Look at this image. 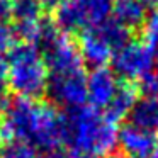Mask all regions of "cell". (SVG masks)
<instances>
[{
	"label": "cell",
	"mask_w": 158,
	"mask_h": 158,
	"mask_svg": "<svg viewBox=\"0 0 158 158\" xmlns=\"http://www.w3.org/2000/svg\"><path fill=\"white\" fill-rule=\"evenodd\" d=\"M58 119L55 104L17 95L5 99L0 109V144L27 143L39 148L56 133Z\"/></svg>",
	"instance_id": "obj_1"
},
{
	"label": "cell",
	"mask_w": 158,
	"mask_h": 158,
	"mask_svg": "<svg viewBox=\"0 0 158 158\" xmlns=\"http://www.w3.org/2000/svg\"><path fill=\"white\" fill-rule=\"evenodd\" d=\"M68 146L90 158H109L117 146V124L102 110L82 106L66 112Z\"/></svg>",
	"instance_id": "obj_2"
},
{
	"label": "cell",
	"mask_w": 158,
	"mask_h": 158,
	"mask_svg": "<svg viewBox=\"0 0 158 158\" xmlns=\"http://www.w3.org/2000/svg\"><path fill=\"white\" fill-rule=\"evenodd\" d=\"M7 87L17 97L36 99L48 89L49 72L39 48L26 43L14 44L7 56Z\"/></svg>",
	"instance_id": "obj_3"
},
{
	"label": "cell",
	"mask_w": 158,
	"mask_h": 158,
	"mask_svg": "<svg viewBox=\"0 0 158 158\" xmlns=\"http://www.w3.org/2000/svg\"><path fill=\"white\" fill-rule=\"evenodd\" d=\"M112 0H65L55 9V26L61 32L92 29L112 17Z\"/></svg>",
	"instance_id": "obj_4"
},
{
	"label": "cell",
	"mask_w": 158,
	"mask_h": 158,
	"mask_svg": "<svg viewBox=\"0 0 158 158\" xmlns=\"http://www.w3.org/2000/svg\"><path fill=\"white\" fill-rule=\"evenodd\" d=\"M46 92L53 102L68 110L78 109L87 104V73L85 68L72 72L49 73Z\"/></svg>",
	"instance_id": "obj_5"
},
{
	"label": "cell",
	"mask_w": 158,
	"mask_h": 158,
	"mask_svg": "<svg viewBox=\"0 0 158 158\" xmlns=\"http://www.w3.org/2000/svg\"><path fill=\"white\" fill-rule=\"evenodd\" d=\"M155 51L144 41H129L112 56V72L124 82H138L153 70Z\"/></svg>",
	"instance_id": "obj_6"
},
{
	"label": "cell",
	"mask_w": 158,
	"mask_h": 158,
	"mask_svg": "<svg viewBox=\"0 0 158 158\" xmlns=\"http://www.w3.org/2000/svg\"><path fill=\"white\" fill-rule=\"evenodd\" d=\"M117 75L107 66L94 68L87 75V102L90 107L106 110L119 89Z\"/></svg>",
	"instance_id": "obj_7"
},
{
	"label": "cell",
	"mask_w": 158,
	"mask_h": 158,
	"mask_svg": "<svg viewBox=\"0 0 158 158\" xmlns=\"http://www.w3.org/2000/svg\"><path fill=\"white\" fill-rule=\"evenodd\" d=\"M156 143V134L129 123L117 131V144L127 158H150Z\"/></svg>",
	"instance_id": "obj_8"
},
{
	"label": "cell",
	"mask_w": 158,
	"mask_h": 158,
	"mask_svg": "<svg viewBox=\"0 0 158 158\" xmlns=\"http://www.w3.org/2000/svg\"><path fill=\"white\" fill-rule=\"evenodd\" d=\"M78 49H80V55H82L83 61L92 65L94 68L107 66V63L112 61V56L116 53L97 34L95 29H85V31H82Z\"/></svg>",
	"instance_id": "obj_9"
},
{
	"label": "cell",
	"mask_w": 158,
	"mask_h": 158,
	"mask_svg": "<svg viewBox=\"0 0 158 158\" xmlns=\"http://www.w3.org/2000/svg\"><path fill=\"white\" fill-rule=\"evenodd\" d=\"M138 89L134 82H124L121 80L119 82V89H117L114 99L110 100V104L107 106V109L104 110L107 117H109L112 123H121L126 117L131 116L134 106L138 104Z\"/></svg>",
	"instance_id": "obj_10"
},
{
	"label": "cell",
	"mask_w": 158,
	"mask_h": 158,
	"mask_svg": "<svg viewBox=\"0 0 158 158\" xmlns=\"http://www.w3.org/2000/svg\"><path fill=\"white\" fill-rule=\"evenodd\" d=\"M112 17L131 31L144 24L146 9L139 0H116L112 5Z\"/></svg>",
	"instance_id": "obj_11"
},
{
	"label": "cell",
	"mask_w": 158,
	"mask_h": 158,
	"mask_svg": "<svg viewBox=\"0 0 158 158\" xmlns=\"http://www.w3.org/2000/svg\"><path fill=\"white\" fill-rule=\"evenodd\" d=\"M129 117L133 124L156 134L158 133V97L138 100V104L134 106Z\"/></svg>",
	"instance_id": "obj_12"
},
{
	"label": "cell",
	"mask_w": 158,
	"mask_h": 158,
	"mask_svg": "<svg viewBox=\"0 0 158 158\" xmlns=\"http://www.w3.org/2000/svg\"><path fill=\"white\" fill-rule=\"evenodd\" d=\"M97 31V34L100 36V38L104 39V41L107 43V44L110 46V48L114 49V51H117L119 48H123L126 43H129V36H131V31L126 27V26H123L119 21H116L114 17L107 19L106 22H102L100 26H97V27H92Z\"/></svg>",
	"instance_id": "obj_13"
},
{
	"label": "cell",
	"mask_w": 158,
	"mask_h": 158,
	"mask_svg": "<svg viewBox=\"0 0 158 158\" xmlns=\"http://www.w3.org/2000/svg\"><path fill=\"white\" fill-rule=\"evenodd\" d=\"M43 9L41 0H15L12 4V17L15 22L38 21L43 19Z\"/></svg>",
	"instance_id": "obj_14"
},
{
	"label": "cell",
	"mask_w": 158,
	"mask_h": 158,
	"mask_svg": "<svg viewBox=\"0 0 158 158\" xmlns=\"http://www.w3.org/2000/svg\"><path fill=\"white\" fill-rule=\"evenodd\" d=\"M0 158H43L41 151L27 143L0 144Z\"/></svg>",
	"instance_id": "obj_15"
},
{
	"label": "cell",
	"mask_w": 158,
	"mask_h": 158,
	"mask_svg": "<svg viewBox=\"0 0 158 158\" xmlns=\"http://www.w3.org/2000/svg\"><path fill=\"white\" fill-rule=\"evenodd\" d=\"M136 83L138 94L143 99H151V97H158V72H148L146 75H143Z\"/></svg>",
	"instance_id": "obj_16"
},
{
	"label": "cell",
	"mask_w": 158,
	"mask_h": 158,
	"mask_svg": "<svg viewBox=\"0 0 158 158\" xmlns=\"http://www.w3.org/2000/svg\"><path fill=\"white\" fill-rule=\"evenodd\" d=\"M15 44V34L14 29L7 26L4 21H0V55L5 51H10Z\"/></svg>",
	"instance_id": "obj_17"
},
{
	"label": "cell",
	"mask_w": 158,
	"mask_h": 158,
	"mask_svg": "<svg viewBox=\"0 0 158 158\" xmlns=\"http://www.w3.org/2000/svg\"><path fill=\"white\" fill-rule=\"evenodd\" d=\"M12 15V2L10 0H0V21Z\"/></svg>",
	"instance_id": "obj_18"
},
{
	"label": "cell",
	"mask_w": 158,
	"mask_h": 158,
	"mask_svg": "<svg viewBox=\"0 0 158 158\" xmlns=\"http://www.w3.org/2000/svg\"><path fill=\"white\" fill-rule=\"evenodd\" d=\"M5 75H7V60L0 55V80H5Z\"/></svg>",
	"instance_id": "obj_19"
},
{
	"label": "cell",
	"mask_w": 158,
	"mask_h": 158,
	"mask_svg": "<svg viewBox=\"0 0 158 158\" xmlns=\"http://www.w3.org/2000/svg\"><path fill=\"white\" fill-rule=\"evenodd\" d=\"M61 2H65V0H41L43 7H46V9H56Z\"/></svg>",
	"instance_id": "obj_20"
},
{
	"label": "cell",
	"mask_w": 158,
	"mask_h": 158,
	"mask_svg": "<svg viewBox=\"0 0 158 158\" xmlns=\"http://www.w3.org/2000/svg\"><path fill=\"white\" fill-rule=\"evenodd\" d=\"M144 5V9H156L158 7V0H139Z\"/></svg>",
	"instance_id": "obj_21"
},
{
	"label": "cell",
	"mask_w": 158,
	"mask_h": 158,
	"mask_svg": "<svg viewBox=\"0 0 158 158\" xmlns=\"http://www.w3.org/2000/svg\"><path fill=\"white\" fill-rule=\"evenodd\" d=\"M68 158H90V156H87V155H83V153H78V151L70 150L68 151Z\"/></svg>",
	"instance_id": "obj_22"
},
{
	"label": "cell",
	"mask_w": 158,
	"mask_h": 158,
	"mask_svg": "<svg viewBox=\"0 0 158 158\" xmlns=\"http://www.w3.org/2000/svg\"><path fill=\"white\" fill-rule=\"evenodd\" d=\"M150 158H158V136H156V143H155V148H153V151H151Z\"/></svg>",
	"instance_id": "obj_23"
},
{
	"label": "cell",
	"mask_w": 158,
	"mask_h": 158,
	"mask_svg": "<svg viewBox=\"0 0 158 158\" xmlns=\"http://www.w3.org/2000/svg\"><path fill=\"white\" fill-rule=\"evenodd\" d=\"M109 158H127V156H124L123 153H121V155H117V153H112V155H110Z\"/></svg>",
	"instance_id": "obj_24"
},
{
	"label": "cell",
	"mask_w": 158,
	"mask_h": 158,
	"mask_svg": "<svg viewBox=\"0 0 158 158\" xmlns=\"http://www.w3.org/2000/svg\"><path fill=\"white\" fill-rule=\"evenodd\" d=\"M155 63H156V68H158V49H155ZM158 72V70H156Z\"/></svg>",
	"instance_id": "obj_25"
}]
</instances>
